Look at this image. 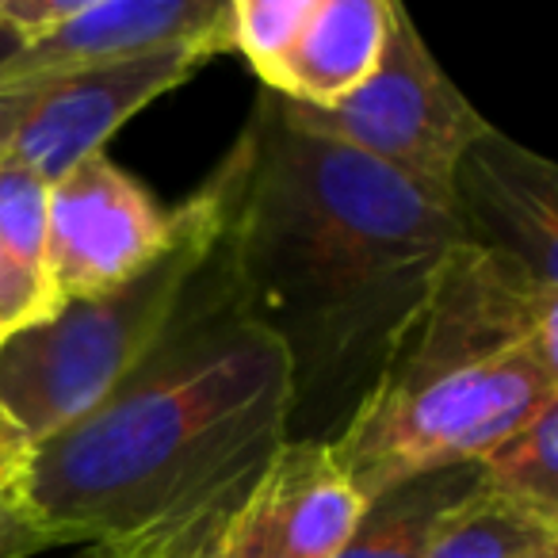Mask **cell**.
I'll list each match as a JSON object with an SVG mask.
<instances>
[{
    "mask_svg": "<svg viewBox=\"0 0 558 558\" xmlns=\"http://www.w3.org/2000/svg\"><path fill=\"white\" fill-rule=\"evenodd\" d=\"M218 180L233 295L288 344L295 410L311 387L379 372L463 241L451 203L295 126L276 93H260Z\"/></svg>",
    "mask_w": 558,
    "mask_h": 558,
    "instance_id": "6da1fadb",
    "label": "cell"
},
{
    "mask_svg": "<svg viewBox=\"0 0 558 558\" xmlns=\"http://www.w3.org/2000/svg\"><path fill=\"white\" fill-rule=\"evenodd\" d=\"M291 417V352L238 306L218 245L177 333L43 440L12 497L54 547L172 539L233 520Z\"/></svg>",
    "mask_w": 558,
    "mask_h": 558,
    "instance_id": "7a4b0ae2",
    "label": "cell"
},
{
    "mask_svg": "<svg viewBox=\"0 0 558 558\" xmlns=\"http://www.w3.org/2000/svg\"><path fill=\"white\" fill-rule=\"evenodd\" d=\"M550 398L558 291L459 241L329 448L372 501L425 474L474 466Z\"/></svg>",
    "mask_w": 558,
    "mask_h": 558,
    "instance_id": "3957f363",
    "label": "cell"
},
{
    "mask_svg": "<svg viewBox=\"0 0 558 558\" xmlns=\"http://www.w3.org/2000/svg\"><path fill=\"white\" fill-rule=\"evenodd\" d=\"M226 230L218 172L177 207V233L126 283L62 303L54 318L0 341V405L27 440L65 433L119 390L192 314Z\"/></svg>",
    "mask_w": 558,
    "mask_h": 558,
    "instance_id": "277c9868",
    "label": "cell"
},
{
    "mask_svg": "<svg viewBox=\"0 0 558 558\" xmlns=\"http://www.w3.org/2000/svg\"><path fill=\"white\" fill-rule=\"evenodd\" d=\"M279 108L295 126L387 165L444 203H451L459 157L489 126L444 73L402 4L390 12L379 65L349 100L314 111L279 96Z\"/></svg>",
    "mask_w": 558,
    "mask_h": 558,
    "instance_id": "5b68a950",
    "label": "cell"
},
{
    "mask_svg": "<svg viewBox=\"0 0 558 558\" xmlns=\"http://www.w3.org/2000/svg\"><path fill=\"white\" fill-rule=\"evenodd\" d=\"M215 54H230V47L195 39L108 65L0 85V165L58 184L85 157L104 154V142L119 126L184 85Z\"/></svg>",
    "mask_w": 558,
    "mask_h": 558,
    "instance_id": "8992f818",
    "label": "cell"
},
{
    "mask_svg": "<svg viewBox=\"0 0 558 558\" xmlns=\"http://www.w3.org/2000/svg\"><path fill=\"white\" fill-rule=\"evenodd\" d=\"M177 233L165 210L108 154H93L47 187V268L62 303L93 299L146 268Z\"/></svg>",
    "mask_w": 558,
    "mask_h": 558,
    "instance_id": "52a82bcc",
    "label": "cell"
},
{
    "mask_svg": "<svg viewBox=\"0 0 558 558\" xmlns=\"http://www.w3.org/2000/svg\"><path fill=\"white\" fill-rule=\"evenodd\" d=\"M367 512L329 440H283L226 532V558H337Z\"/></svg>",
    "mask_w": 558,
    "mask_h": 558,
    "instance_id": "ba28073f",
    "label": "cell"
},
{
    "mask_svg": "<svg viewBox=\"0 0 558 558\" xmlns=\"http://www.w3.org/2000/svg\"><path fill=\"white\" fill-rule=\"evenodd\" d=\"M451 215L471 245L558 291V169L486 126L459 157Z\"/></svg>",
    "mask_w": 558,
    "mask_h": 558,
    "instance_id": "9c48e42d",
    "label": "cell"
},
{
    "mask_svg": "<svg viewBox=\"0 0 558 558\" xmlns=\"http://www.w3.org/2000/svg\"><path fill=\"white\" fill-rule=\"evenodd\" d=\"M195 39L230 47V0H85L47 39L0 54V85L108 65Z\"/></svg>",
    "mask_w": 558,
    "mask_h": 558,
    "instance_id": "30bf717a",
    "label": "cell"
},
{
    "mask_svg": "<svg viewBox=\"0 0 558 558\" xmlns=\"http://www.w3.org/2000/svg\"><path fill=\"white\" fill-rule=\"evenodd\" d=\"M395 0H314L288 54L264 77V93L299 108L344 104L375 73Z\"/></svg>",
    "mask_w": 558,
    "mask_h": 558,
    "instance_id": "8fae6325",
    "label": "cell"
},
{
    "mask_svg": "<svg viewBox=\"0 0 558 558\" xmlns=\"http://www.w3.org/2000/svg\"><path fill=\"white\" fill-rule=\"evenodd\" d=\"M47 187L16 165H0V341L62 306L47 268Z\"/></svg>",
    "mask_w": 558,
    "mask_h": 558,
    "instance_id": "7c38bea8",
    "label": "cell"
},
{
    "mask_svg": "<svg viewBox=\"0 0 558 558\" xmlns=\"http://www.w3.org/2000/svg\"><path fill=\"white\" fill-rule=\"evenodd\" d=\"M425 558H558V520L474 478L436 517Z\"/></svg>",
    "mask_w": 558,
    "mask_h": 558,
    "instance_id": "4fadbf2b",
    "label": "cell"
},
{
    "mask_svg": "<svg viewBox=\"0 0 558 558\" xmlns=\"http://www.w3.org/2000/svg\"><path fill=\"white\" fill-rule=\"evenodd\" d=\"M474 478H478V466H456V471L425 474L372 497L364 520L337 558H425L436 517L463 489H471Z\"/></svg>",
    "mask_w": 558,
    "mask_h": 558,
    "instance_id": "5bb4252c",
    "label": "cell"
},
{
    "mask_svg": "<svg viewBox=\"0 0 558 558\" xmlns=\"http://www.w3.org/2000/svg\"><path fill=\"white\" fill-rule=\"evenodd\" d=\"M478 478L558 520V398L478 459Z\"/></svg>",
    "mask_w": 558,
    "mask_h": 558,
    "instance_id": "9a60e30c",
    "label": "cell"
},
{
    "mask_svg": "<svg viewBox=\"0 0 558 558\" xmlns=\"http://www.w3.org/2000/svg\"><path fill=\"white\" fill-rule=\"evenodd\" d=\"M314 0H230V50H238L256 77L288 54Z\"/></svg>",
    "mask_w": 558,
    "mask_h": 558,
    "instance_id": "2e32d148",
    "label": "cell"
},
{
    "mask_svg": "<svg viewBox=\"0 0 558 558\" xmlns=\"http://www.w3.org/2000/svg\"><path fill=\"white\" fill-rule=\"evenodd\" d=\"M226 524L195 527L172 539H146V543H108V547H88L81 558H226Z\"/></svg>",
    "mask_w": 558,
    "mask_h": 558,
    "instance_id": "e0dca14e",
    "label": "cell"
},
{
    "mask_svg": "<svg viewBox=\"0 0 558 558\" xmlns=\"http://www.w3.org/2000/svg\"><path fill=\"white\" fill-rule=\"evenodd\" d=\"M50 547L54 543L35 527V520L24 512V505L12 494H0V558H32Z\"/></svg>",
    "mask_w": 558,
    "mask_h": 558,
    "instance_id": "ac0fdd59",
    "label": "cell"
},
{
    "mask_svg": "<svg viewBox=\"0 0 558 558\" xmlns=\"http://www.w3.org/2000/svg\"><path fill=\"white\" fill-rule=\"evenodd\" d=\"M35 444L24 436V428L9 417V410L0 405V494H12L24 478L27 463H32Z\"/></svg>",
    "mask_w": 558,
    "mask_h": 558,
    "instance_id": "d6986e66",
    "label": "cell"
}]
</instances>
